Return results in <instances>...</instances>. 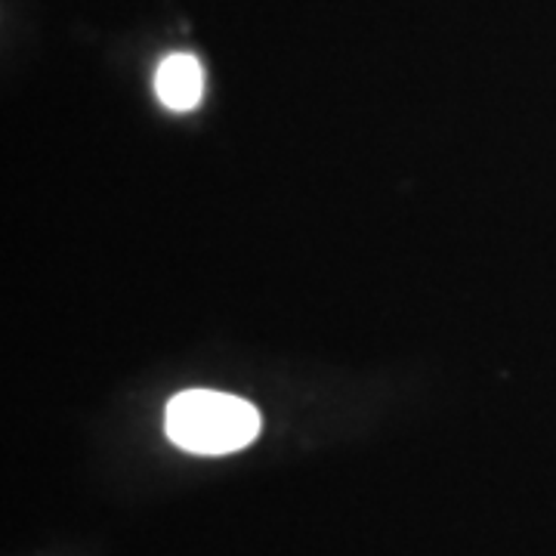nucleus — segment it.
Wrapping results in <instances>:
<instances>
[{
    "label": "nucleus",
    "instance_id": "nucleus-1",
    "mask_svg": "<svg viewBox=\"0 0 556 556\" xmlns=\"http://www.w3.org/2000/svg\"><path fill=\"white\" fill-rule=\"evenodd\" d=\"M263 417L248 399L217 390H182L167 402V439L192 455H232L260 437Z\"/></svg>",
    "mask_w": 556,
    "mask_h": 556
},
{
    "label": "nucleus",
    "instance_id": "nucleus-2",
    "mask_svg": "<svg viewBox=\"0 0 556 556\" xmlns=\"http://www.w3.org/2000/svg\"><path fill=\"white\" fill-rule=\"evenodd\" d=\"M155 93L170 112H192L204 97V72L195 56L174 53L155 72Z\"/></svg>",
    "mask_w": 556,
    "mask_h": 556
}]
</instances>
